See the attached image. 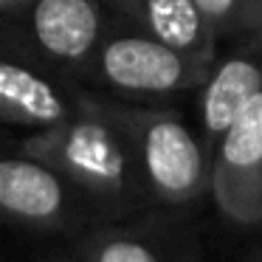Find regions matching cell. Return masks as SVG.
<instances>
[{
  "label": "cell",
  "mask_w": 262,
  "mask_h": 262,
  "mask_svg": "<svg viewBox=\"0 0 262 262\" xmlns=\"http://www.w3.org/2000/svg\"><path fill=\"white\" fill-rule=\"evenodd\" d=\"M251 31H262V0H251L248 29H245V34H251Z\"/></svg>",
  "instance_id": "7c38bea8"
},
{
  "label": "cell",
  "mask_w": 262,
  "mask_h": 262,
  "mask_svg": "<svg viewBox=\"0 0 262 262\" xmlns=\"http://www.w3.org/2000/svg\"><path fill=\"white\" fill-rule=\"evenodd\" d=\"M34 262H82V259L74 248H68V254H46V256H37Z\"/></svg>",
  "instance_id": "4fadbf2b"
},
{
  "label": "cell",
  "mask_w": 262,
  "mask_h": 262,
  "mask_svg": "<svg viewBox=\"0 0 262 262\" xmlns=\"http://www.w3.org/2000/svg\"><path fill=\"white\" fill-rule=\"evenodd\" d=\"M110 20L107 0H26L3 14V37L82 82Z\"/></svg>",
  "instance_id": "5b68a950"
},
{
  "label": "cell",
  "mask_w": 262,
  "mask_h": 262,
  "mask_svg": "<svg viewBox=\"0 0 262 262\" xmlns=\"http://www.w3.org/2000/svg\"><path fill=\"white\" fill-rule=\"evenodd\" d=\"M243 262H262V248H256L254 254H248V256H245Z\"/></svg>",
  "instance_id": "9a60e30c"
},
{
  "label": "cell",
  "mask_w": 262,
  "mask_h": 262,
  "mask_svg": "<svg viewBox=\"0 0 262 262\" xmlns=\"http://www.w3.org/2000/svg\"><path fill=\"white\" fill-rule=\"evenodd\" d=\"M0 211L14 226L59 234L68 243L113 223L99 200L68 175L17 147L0 161Z\"/></svg>",
  "instance_id": "277c9868"
},
{
  "label": "cell",
  "mask_w": 262,
  "mask_h": 262,
  "mask_svg": "<svg viewBox=\"0 0 262 262\" xmlns=\"http://www.w3.org/2000/svg\"><path fill=\"white\" fill-rule=\"evenodd\" d=\"M183 211L152 209L147 214L104 223L71 243L82 262H198L200 243Z\"/></svg>",
  "instance_id": "ba28073f"
},
{
  "label": "cell",
  "mask_w": 262,
  "mask_h": 262,
  "mask_svg": "<svg viewBox=\"0 0 262 262\" xmlns=\"http://www.w3.org/2000/svg\"><path fill=\"white\" fill-rule=\"evenodd\" d=\"M211 65L155 40L152 34L113 14L82 85L99 96L136 104H169L198 93Z\"/></svg>",
  "instance_id": "3957f363"
},
{
  "label": "cell",
  "mask_w": 262,
  "mask_h": 262,
  "mask_svg": "<svg viewBox=\"0 0 262 262\" xmlns=\"http://www.w3.org/2000/svg\"><path fill=\"white\" fill-rule=\"evenodd\" d=\"M17 149L68 175L76 186L99 200L113 223L158 209L144 186L124 130L96 104L93 91L76 119L51 130L29 133L17 141Z\"/></svg>",
  "instance_id": "6da1fadb"
},
{
  "label": "cell",
  "mask_w": 262,
  "mask_h": 262,
  "mask_svg": "<svg viewBox=\"0 0 262 262\" xmlns=\"http://www.w3.org/2000/svg\"><path fill=\"white\" fill-rule=\"evenodd\" d=\"M262 93V31L243 34L220 48L198 96V133L214 158L237 116Z\"/></svg>",
  "instance_id": "9c48e42d"
},
{
  "label": "cell",
  "mask_w": 262,
  "mask_h": 262,
  "mask_svg": "<svg viewBox=\"0 0 262 262\" xmlns=\"http://www.w3.org/2000/svg\"><path fill=\"white\" fill-rule=\"evenodd\" d=\"M198 6L214 26L217 37H220V48L239 40L248 29L251 0H198Z\"/></svg>",
  "instance_id": "8fae6325"
},
{
  "label": "cell",
  "mask_w": 262,
  "mask_h": 262,
  "mask_svg": "<svg viewBox=\"0 0 262 262\" xmlns=\"http://www.w3.org/2000/svg\"><path fill=\"white\" fill-rule=\"evenodd\" d=\"M76 76L42 62L12 37H0V119L29 133L51 130L76 119L88 104Z\"/></svg>",
  "instance_id": "8992f818"
},
{
  "label": "cell",
  "mask_w": 262,
  "mask_h": 262,
  "mask_svg": "<svg viewBox=\"0 0 262 262\" xmlns=\"http://www.w3.org/2000/svg\"><path fill=\"white\" fill-rule=\"evenodd\" d=\"M96 96V104L124 130L144 186L158 209L189 211L211 200V155L192 127L172 104H136L110 96Z\"/></svg>",
  "instance_id": "7a4b0ae2"
},
{
  "label": "cell",
  "mask_w": 262,
  "mask_h": 262,
  "mask_svg": "<svg viewBox=\"0 0 262 262\" xmlns=\"http://www.w3.org/2000/svg\"><path fill=\"white\" fill-rule=\"evenodd\" d=\"M23 3L26 0H0V9H3V14H12V12H17Z\"/></svg>",
  "instance_id": "5bb4252c"
},
{
  "label": "cell",
  "mask_w": 262,
  "mask_h": 262,
  "mask_svg": "<svg viewBox=\"0 0 262 262\" xmlns=\"http://www.w3.org/2000/svg\"><path fill=\"white\" fill-rule=\"evenodd\" d=\"M107 6L121 20L206 65H214L220 54V37L198 0H107Z\"/></svg>",
  "instance_id": "30bf717a"
},
{
  "label": "cell",
  "mask_w": 262,
  "mask_h": 262,
  "mask_svg": "<svg viewBox=\"0 0 262 262\" xmlns=\"http://www.w3.org/2000/svg\"><path fill=\"white\" fill-rule=\"evenodd\" d=\"M211 203L239 228H262V93L237 116L211 158Z\"/></svg>",
  "instance_id": "52a82bcc"
}]
</instances>
